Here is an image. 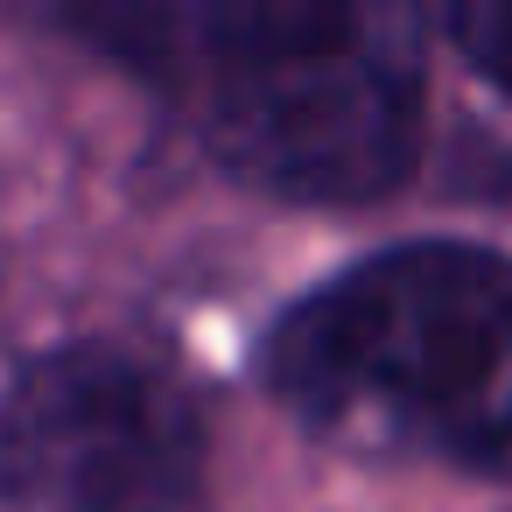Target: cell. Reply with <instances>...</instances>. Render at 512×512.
Returning <instances> with one entry per match:
<instances>
[{
  "instance_id": "4",
  "label": "cell",
  "mask_w": 512,
  "mask_h": 512,
  "mask_svg": "<svg viewBox=\"0 0 512 512\" xmlns=\"http://www.w3.org/2000/svg\"><path fill=\"white\" fill-rule=\"evenodd\" d=\"M435 36L484 78L498 99H512V0H470V8H442Z\"/></svg>"
},
{
  "instance_id": "1",
  "label": "cell",
  "mask_w": 512,
  "mask_h": 512,
  "mask_svg": "<svg viewBox=\"0 0 512 512\" xmlns=\"http://www.w3.org/2000/svg\"><path fill=\"white\" fill-rule=\"evenodd\" d=\"M169 99L260 197L358 211L421 162V22L323 0H85L50 15Z\"/></svg>"
},
{
  "instance_id": "3",
  "label": "cell",
  "mask_w": 512,
  "mask_h": 512,
  "mask_svg": "<svg viewBox=\"0 0 512 512\" xmlns=\"http://www.w3.org/2000/svg\"><path fill=\"white\" fill-rule=\"evenodd\" d=\"M204 477V400L141 337H71L29 358L0 407L8 512H197Z\"/></svg>"
},
{
  "instance_id": "2",
  "label": "cell",
  "mask_w": 512,
  "mask_h": 512,
  "mask_svg": "<svg viewBox=\"0 0 512 512\" xmlns=\"http://www.w3.org/2000/svg\"><path fill=\"white\" fill-rule=\"evenodd\" d=\"M267 393L316 435L512 470V253L393 239L295 295L260 344Z\"/></svg>"
}]
</instances>
